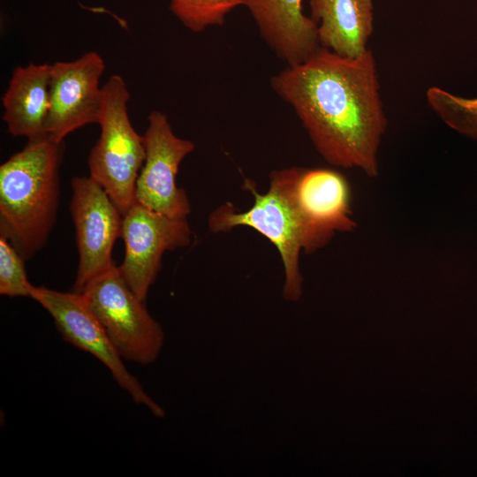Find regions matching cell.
<instances>
[{"mask_svg": "<svg viewBox=\"0 0 477 477\" xmlns=\"http://www.w3.org/2000/svg\"><path fill=\"white\" fill-rule=\"evenodd\" d=\"M270 84L292 106L325 161L370 178L379 174L388 119L370 49L349 58L320 47L303 63L287 65Z\"/></svg>", "mask_w": 477, "mask_h": 477, "instance_id": "1", "label": "cell"}, {"mask_svg": "<svg viewBox=\"0 0 477 477\" xmlns=\"http://www.w3.org/2000/svg\"><path fill=\"white\" fill-rule=\"evenodd\" d=\"M64 141L28 140L0 166V235L25 261L46 245L56 224Z\"/></svg>", "mask_w": 477, "mask_h": 477, "instance_id": "2", "label": "cell"}, {"mask_svg": "<svg viewBox=\"0 0 477 477\" xmlns=\"http://www.w3.org/2000/svg\"><path fill=\"white\" fill-rule=\"evenodd\" d=\"M102 89L101 133L88 155L89 177L124 215L135 201L136 181L146 158L145 141L129 119L131 95L122 77L110 76Z\"/></svg>", "mask_w": 477, "mask_h": 477, "instance_id": "3", "label": "cell"}, {"mask_svg": "<svg viewBox=\"0 0 477 477\" xmlns=\"http://www.w3.org/2000/svg\"><path fill=\"white\" fill-rule=\"evenodd\" d=\"M80 293L124 360L140 365L156 360L164 342L163 328L129 287L118 266L93 278Z\"/></svg>", "mask_w": 477, "mask_h": 477, "instance_id": "4", "label": "cell"}, {"mask_svg": "<svg viewBox=\"0 0 477 477\" xmlns=\"http://www.w3.org/2000/svg\"><path fill=\"white\" fill-rule=\"evenodd\" d=\"M254 202L245 212L237 211L226 202L212 211L208 224L212 232H226L234 227L248 226L266 237L278 250L284 268L283 296L297 301L302 296L303 277L299 270V254L305 250L306 238L302 223L281 184L270 176L269 191L261 193L254 182L244 180Z\"/></svg>", "mask_w": 477, "mask_h": 477, "instance_id": "5", "label": "cell"}, {"mask_svg": "<svg viewBox=\"0 0 477 477\" xmlns=\"http://www.w3.org/2000/svg\"><path fill=\"white\" fill-rule=\"evenodd\" d=\"M304 228L305 253L325 246L337 232L357 227L347 178L329 168L291 167L274 170Z\"/></svg>", "mask_w": 477, "mask_h": 477, "instance_id": "6", "label": "cell"}, {"mask_svg": "<svg viewBox=\"0 0 477 477\" xmlns=\"http://www.w3.org/2000/svg\"><path fill=\"white\" fill-rule=\"evenodd\" d=\"M30 298L51 315L63 338L102 362L136 404L146 406L157 418L165 416L164 408L148 396L139 380L127 370L124 360L80 293L34 286Z\"/></svg>", "mask_w": 477, "mask_h": 477, "instance_id": "7", "label": "cell"}, {"mask_svg": "<svg viewBox=\"0 0 477 477\" xmlns=\"http://www.w3.org/2000/svg\"><path fill=\"white\" fill-rule=\"evenodd\" d=\"M192 230L186 217L149 209L137 201L123 215L125 256L119 270L132 291L146 301L166 251L187 246Z\"/></svg>", "mask_w": 477, "mask_h": 477, "instance_id": "8", "label": "cell"}, {"mask_svg": "<svg viewBox=\"0 0 477 477\" xmlns=\"http://www.w3.org/2000/svg\"><path fill=\"white\" fill-rule=\"evenodd\" d=\"M70 209L79 265L72 292L80 293L95 276L115 265L112 249L121 238L123 214L92 178L74 177Z\"/></svg>", "mask_w": 477, "mask_h": 477, "instance_id": "9", "label": "cell"}, {"mask_svg": "<svg viewBox=\"0 0 477 477\" xmlns=\"http://www.w3.org/2000/svg\"><path fill=\"white\" fill-rule=\"evenodd\" d=\"M143 135L146 158L135 186V201L154 211L174 217H187L188 196L178 187L176 177L182 160L194 144L175 135L167 116L152 110Z\"/></svg>", "mask_w": 477, "mask_h": 477, "instance_id": "10", "label": "cell"}, {"mask_svg": "<svg viewBox=\"0 0 477 477\" xmlns=\"http://www.w3.org/2000/svg\"><path fill=\"white\" fill-rule=\"evenodd\" d=\"M105 69L96 51L87 52L73 61L51 64L48 136L57 142L89 124H98L102 89L99 80Z\"/></svg>", "mask_w": 477, "mask_h": 477, "instance_id": "11", "label": "cell"}, {"mask_svg": "<svg viewBox=\"0 0 477 477\" xmlns=\"http://www.w3.org/2000/svg\"><path fill=\"white\" fill-rule=\"evenodd\" d=\"M261 35L288 66L308 59L321 46L314 21L303 12L302 0H239Z\"/></svg>", "mask_w": 477, "mask_h": 477, "instance_id": "12", "label": "cell"}, {"mask_svg": "<svg viewBox=\"0 0 477 477\" xmlns=\"http://www.w3.org/2000/svg\"><path fill=\"white\" fill-rule=\"evenodd\" d=\"M320 46L355 58L369 49L374 32L373 0H309Z\"/></svg>", "mask_w": 477, "mask_h": 477, "instance_id": "13", "label": "cell"}, {"mask_svg": "<svg viewBox=\"0 0 477 477\" xmlns=\"http://www.w3.org/2000/svg\"><path fill=\"white\" fill-rule=\"evenodd\" d=\"M51 64L17 66L3 95V120L13 136L47 137Z\"/></svg>", "mask_w": 477, "mask_h": 477, "instance_id": "14", "label": "cell"}, {"mask_svg": "<svg viewBox=\"0 0 477 477\" xmlns=\"http://www.w3.org/2000/svg\"><path fill=\"white\" fill-rule=\"evenodd\" d=\"M426 101L448 127L477 140V98H466L439 87H430L426 92Z\"/></svg>", "mask_w": 477, "mask_h": 477, "instance_id": "15", "label": "cell"}, {"mask_svg": "<svg viewBox=\"0 0 477 477\" xmlns=\"http://www.w3.org/2000/svg\"><path fill=\"white\" fill-rule=\"evenodd\" d=\"M170 10L189 30L201 33L212 26H222L239 0H169Z\"/></svg>", "mask_w": 477, "mask_h": 477, "instance_id": "16", "label": "cell"}, {"mask_svg": "<svg viewBox=\"0 0 477 477\" xmlns=\"http://www.w3.org/2000/svg\"><path fill=\"white\" fill-rule=\"evenodd\" d=\"M25 259L0 235V294L11 298L29 297L34 287L26 275Z\"/></svg>", "mask_w": 477, "mask_h": 477, "instance_id": "17", "label": "cell"}]
</instances>
